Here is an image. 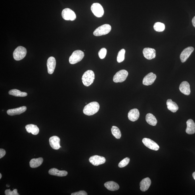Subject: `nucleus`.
Returning a JSON list of instances; mask_svg holds the SVG:
<instances>
[{
    "instance_id": "6ab92c4d",
    "label": "nucleus",
    "mask_w": 195,
    "mask_h": 195,
    "mask_svg": "<svg viewBox=\"0 0 195 195\" xmlns=\"http://www.w3.org/2000/svg\"><path fill=\"white\" fill-rule=\"evenodd\" d=\"M151 183L152 182L149 178H144L140 182V190L142 192L146 191L150 187Z\"/></svg>"
},
{
    "instance_id": "1a4fd4ad",
    "label": "nucleus",
    "mask_w": 195,
    "mask_h": 195,
    "mask_svg": "<svg viewBox=\"0 0 195 195\" xmlns=\"http://www.w3.org/2000/svg\"><path fill=\"white\" fill-rule=\"evenodd\" d=\"M90 162L95 166H98L104 164L106 161V158L103 156H94L90 157L89 159Z\"/></svg>"
},
{
    "instance_id": "393cba45",
    "label": "nucleus",
    "mask_w": 195,
    "mask_h": 195,
    "mask_svg": "<svg viewBox=\"0 0 195 195\" xmlns=\"http://www.w3.org/2000/svg\"><path fill=\"white\" fill-rule=\"evenodd\" d=\"M146 120L149 124L152 126H156L157 123L156 117L151 113H148L146 116Z\"/></svg>"
},
{
    "instance_id": "6e6552de",
    "label": "nucleus",
    "mask_w": 195,
    "mask_h": 195,
    "mask_svg": "<svg viewBox=\"0 0 195 195\" xmlns=\"http://www.w3.org/2000/svg\"><path fill=\"white\" fill-rule=\"evenodd\" d=\"M62 15L64 19L66 20H75L76 18L75 12L70 8H66L63 10Z\"/></svg>"
},
{
    "instance_id": "4be33fe9",
    "label": "nucleus",
    "mask_w": 195,
    "mask_h": 195,
    "mask_svg": "<svg viewBox=\"0 0 195 195\" xmlns=\"http://www.w3.org/2000/svg\"><path fill=\"white\" fill-rule=\"evenodd\" d=\"M26 129L28 133H31L34 135H38L39 131L38 127L36 125L32 124L26 125Z\"/></svg>"
},
{
    "instance_id": "72a5a7b5",
    "label": "nucleus",
    "mask_w": 195,
    "mask_h": 195,
    "mask_svg": "<svg viewBox=\"0 0 195 195\" xmlns=\"http://www.w3.org/2000/svg\"><path fill=\"white\" fill-rule=\"evenodd\" d=\"M87 192L83 190H81L79 191L71 194V195H87Z\"/></svg>"
},
{
    "instance_id": "a878e982",
    "label": "nucleus",
    "mask_w": 195,
    "mask_h": 195,
    "mask_svg": "<svg viewBox=\"0 0 195 195\" xmlns=\"http://www.w3.org/2000/svg\"><path fill=\"white\" fill-rule=\"evenodd\" d=\"M43 162V159L39 158L33 159L30 161V166L32 168H35L40 166Z\"/></svg>"
},
{
    "instance_id": "0eeeda50",
    "label": "nucleus",
    "mask_w": 195,
    "mask_h": 195,
    "mask_svg": "<svg viewBox=\"0 0 195 195\" xmlns=\"http://www.w3.org/2000/svg\"><path fill=\"white\" fill-rule=\"evenodd\" d=\"M91 11L94 15L98 18H100L104 15V11L103 7L98 3H94L91 7Z\"/></svg>"
},
{
    "instance_id": "f3484780",
    "label": "nucleus",
    "mask_w": 195,
    "mask_h": 195,
    "mask_svg": "<svg viewBox=\"0 0 195 195\" xmlns=\"http://www.w3.org/2000/svg\"><path fill=\"white\" fill-rule=\"evenodd\" d=\"M26 107L25 106L17 108L11 109L7 110V114L10 116L20 115L26 112Z\"/></svg>"
},
{
    "instance_id": "f257e3e1",
    "label": "nucleus",
    "mask_w": 195,
    "mask_h": 195,
    "mask_svg": "<svg viewBox=\"0 0 195 195\" xmlns=\"http://www.w3.org/2000/svg\"><path fill=\"white\" fill-rule=\"evenodd\" d=\"M100 108V104L97 102H91L85 106L83 109V112L87 116H91L97 113Z\"/></svg>"
},
{
    "instance_id": "cd10ccee",
    "label": "nucleus",
    "mask_w": 195,
    "mask_h": 195,
    "mask_svg": "<svg viewBox=\"0 0 195 195\" xmlns=\"http://www.w3.org/2000/svg\"><path fill=\"white\" fill-rule=\"evenodd\" d=\"M112 135L116 139H120L121 138V132L118 127L113 126L112 128Z\"/></svg>"
},
{
    "instance_id": "a211bd4d",
    "label": "nucleus",
    "mask_w": 195,
    "mask_h": 195,
    "mask_svg": "<svg viewBox=\"0 0 195 195\" xmlns=\"http://www.w3.org/2000/svg\"><path fill=\"white\" fill-rule=\"evenodd\" d=\"M140 112L137 109L134 108L130 110L128 114V118L132 121H137L140 117Z\"/></svg>"
},
{
    "instance_id": "2eb2a0df",
    "label": "nucleus",
    "mask_w": 195,
    "mask_h": 195,
    "mask_svg": "<svg viewBox=\"0 0 195 195\" xmlns=\"http://www.w3.org/2000/svg\"><path fill=\"white\" fill-rule=\"evenodd\" d=\"M60 139L56 136H53L49 139V143L50 146L54 150H58L61 146L60 144Z\"/></svg>"
},
{
    "instance_id": "c85d7f7f",
    "label": "nucleus",
    "mask_w": 195,
    "mask_h": 195,
    "mask_svg": "<svg viewBox=\"0 0 195 195\" xmlns=\"http://www.w3.org/2000/svg\"><path fill=\"white\" fill-rule=\"evenodd\" d=\"M154 28L155 30L158 32H161L165 30V25L160 22L156 23L154 25Z\"/></svg>"
},
{
    "instance_id": "2f4dec72",
    "label": "nucleus",
    "mask_w": 195,
    "mask_h": 195,
    "mask_svg": "<svg viewBox=\"0 0 195 195\" xmlns=\"http://www.w3.org/2000/svg\"><path fill=\"white\" fill-rule=\"evenodd\" d=\"M107 54V49L106 48H103L98 52V55L101 59H104L105 57Z\"/></svg>"
},
{
    "instance_id": "423d86ee",
    "label": "nucleus",
    "mask_w": 195,
    "mask_h": 195,
    "mask_svg": "<svg viewBox=\"0 0 195 195\" xmlns=\"http://www.w3.org/2000/svg\"><path fill=\"white\" fill-rule=\"evenodd\" d=\"M128 75L127 71L121 70L117 72L113 77V81L115 83H122L126 79Z\"/></svg>"
},
{
    "instance_id": "7ed1b4c3",
    "label": "nucleus",
    "mask_w": 195,
    "mask_h": 195,
    "mask_svg": "<svg viewBox=\"0 0 195 195\" xmlns=\"http://www.w3.org/2000/svg\"><path fill=\"white\" fill-rule=\"evenodd\" d=\"M84 56V53L81 50H75L73 52L72 55L69 58V62L71 64L77 63L83 59Z\"/></svg>"
},
{
    "instance_id": "b1692460",
    "label": "nucleus",
    "mask_w": 195,
    "mask_h": 195,
    "mask_svg": "<svg viewBox=\"0 0 195 195\" xmlns=\"http://www.w3.org/2000/svg\"><path fill=\"white\" fill-rule=\"evenodd\" d=\"M167 108L172 112L175 113L179 110V107L176 103L172 101V100H168L167 101Z\"/></svg>"
},
{
    "instance_id": "f8f14e48",
    "label": "nucleus",
    "mask_w": 195,
    "mask_h": 195,
    "mask_svg": "<svg viewBox=\"0 0 195 195\" xmlns=\"http://www.w3.org/2000/svg\"><path fill=\"white\" fill-rule=\"evenodd\" d=\"M143 53L144 57L148 60H152L156 57V50L152 48H144Z\"/></svg>"
},
{
    "instance_id": "7c9ffc66",
    "label": "nucleus",
    "mask_w": 195,
    "mask_h": 195,
    "mask_svg": "<svg viewBox=\"0 0 195 195\" xmlns=\"http://www.w3.org/2000/svg\"><path fill=\"white\" fill-rule=\"evenodd\" d=\"M130 161V159L129 158H126L123 159L121 160L120 163H119L118 166L120 168H123L129 164Z\"/></svg>"
},
{
    "instance_id": "473e14b6",
    "label": "nucleus",
    "mask_w": 195,
    "mask_h": 195,
    "mask_svg": "<svg viewBox=\"0 0 195 195\" xmlns=\"http://www.w3.org/2000/svg\"><path fill=\"white\" fill-rule=\"evenodd\" d=\"M5 194L6 195H19L17 189H14L13 191H11L10 189L6 190Z\"/></svg>"
},
{
    "instance_id": "dca6fc26",
    "label": "nucleus",
    "mask_w": 195,
    "mask_h": 195,
    "mask_svg": "<svg viewBox=\"0 0 195 195\" xmlns=\"http://www.w3.org/2000/svg\"><path fill=\"white\" fill-rule=\"evenodd\" d=\"M179 90L184 95H189L190 93V86L188 82L184 81L180 85Z\"/></svg>"
},
{
    "instance_id": "f03ea898",
    "label": "nucleus",
    "mask_w": 195,
    "mask_h": 195,
    "mask_svg": "<svg viewBox=\"0 0 195 195\" xmlns=\"http://www.w3.org/2000/svg\"><path fill=\"white\" fill-rule=\"evenodd\" d=\"M95 79V74L93 71L88 70L84 73L82 80L83 84L86 87H89L93 83Z\"/></svg>"
},
{
    "instance_id": "39448f33",
    "label": "nucleus",
    "mask_w": 195,
    "mask_h": 195,
    "mask_svg": "<svg viewBox=\"0 0 195 195\" xmlns=\"http://www.w3.org/2000/svg\"><path fill=\"white\" fill-rule=\"evenodd\" d=\"M27 53L26 48L19 46L16 48L13 53V56L14 60H20L24 58Z\"/></svg>"
},
{
    "instance_id": "f704fd0d",
    "label": "nucleus",
    "mask_w": 195,
    "mask_h": 195,
    "mask_svg": "<svg viewBox=\"0 0 195 195\" xmlns=\"http://www.w3.org/2000/svg\"><path fill=\"white\" fill-rule=\"evenodd\" d=\"M6 154V151L3 149H0V158L1 159L2 158L5 156Z\"/></svg>"
},
{
    "instance_id": "9d476101",
    "label": "nucleus",
    "mask_w": 195,
    "mask_h": 195,
    "mask_svg": "<svg viewBox=\"0 0 195 195\" xmlns=\"http://www.w3.org/2000/svg\"><path fill=\"white\" fill-rule=\"evenodd\" d=\"M142 142L147 147L151 150L157 151L159 149V146L156 142L148 138H144L142 140Z\"/></svg>"
},
{
    "instance_id": "e433bc0d",
    "label": "nucleus",
    "mask_w": 195,
    "mask_h": 195,
    "mask_svg": "<svg viewBox=\"0 0 195 195\" xmlns=\"http://www.w3.org/2000/svg\"><path fill=\"white\" fill-rule=\"evenodd\" d=\"M193 179L195 180V172L193 173Z\"/></svg>"
},
{
    "instance_id": "ddd939ff",
    "label": "nucleus",
    "mask_w": 195,
    "mask_h": 195,
    "mask_svg": "<svg viewBox=\"0 0 195 195\" xmlns=\"http://www.w3.org/2000/svg\"><path fill=\"white\" fill-rule=\"evenodd\" d=\"M156 78V74L152 72L149 73L144 77L143 80V84L146 86L152 85L153 83Z\"/></svg>"
},
{
    "instance_id": "c756f323",
    "label": "nucleus",
    "mask_w": 195,
    "mask_h": 195,
    "mask_svg": "<svg viewBox=\"0 0 195 195\" xmlns=\"http://www.w3.org/2000/svg\"><path fill=\"white\" fill-rule=\"evenodd\" d=\"M125 50L124 49H122L119 51L117 56V62L119 63L122 62L125 59Z\"/></svg>"
},
{
    "instance_id": "c9c22d12",
    "label": "nucleus",
    "mask_w": 195,
    "mask_h": 195,
    "mask_svg": "<svg viewBox=\"0 0 195 195\" xmlns=\"http://www.w3.org/2000/svg\"><path fill=\"white\" fill-rule=\"evenodd\" d=\"M192 22L193 26L195 28V16L192 19Z\"/></svg>"
},
{
    "instance_id": "9b49d317",
    "label": "nucleus",
    "mask_w": 195,
    "mask_h": 195,
    "mask_svg": "<svg viewBox=\"0 0 195 195\" xmlns=\"http://www.w3.org/2000/svg\"><path fill=\"white\" fill-rule=\"evenodd\" d=\"M194 48L193 47L186 48L182 51L180 54V59L182 63L185 62L193 52Z\"/></svg>"
},
{
    "instance_id": "4468645a",
    "label": "nucleus",
    "mask_w": 195,
    "mask_h": 195,
    "mask_svg": "<svg viewBox=\"0 0 195 195\" xmlns=\"http://www.w3.org/2000/svg\"><path fill=\"white\" fill-rule=\"evenodd\" d=\"M47 67L48 72L49 74H52L54 72L55 68L56 61L55 58L51 56L48 59L47 61Z\"/></svg>"
},
{
    "instance_id": "bb28decb",
    "label": "nucleus",
    "mask_w": 195,
    "mask_h": 195,
    "mask_svg": "<svg viewBox=\"0 0 195 195\" xmlns=\"http://www.w3.org/2000/svg\"><path fill=\"white\" fill-rule=\"evenodd\" d=\"M9 94L10 95L18 97H25L28 95V94L26 92H22L16 89L10 90L9 91Z\"/></svg>"
},
{
    "instance_id": "5701e85b",
    "label": "nucleus",
    "mask_w": 195,
    "mask_h": 195,
    "mask_svg": "<svg viewBox=\"0 0 195 195\" xmlns=\"http://www.w3.org/2000/svg\"><path fill=\"white\" fill-rule=\"evenodd\" d=\"M104 185L107 189L112 191L118 190L119 189V186L118 184L113 181L106 182L104 184Z\"/></svg>"
},
{
    "instance_id": "4c0bfd02",
    "label": "nucleus",
    "mask_w": 195,
    "mask_h": 195,
    "mask_svg": "<svg viewBox=\"0 0 195 195\" xmlns=\"http://www.w3.org/2000/svg\"><path fill=\"white\" fill-rule=\"evenodd\" d=\"M2 177V174L1 173H0V179H1Z\"/></svg>"
},
{
    "instance_id": "412c9836",
    "label": "nucleus",
    "mask_w": 195,
    "mask_h": 195,
    "mask_svg": "<svg viewBox=\"0 0 195 195\" xmlns=\"http://www.w3.org/2000/svg\"><path fill=\"white\" fill-rule=\"evenodd\" d=\"M49 174L57 177H64L68 175V172L66 171H60L55 168L51 169L49 171Z\"/></svg>"
},
{
    "instance_id": "aec40b11",
    "label": "nucleus",
    "mask_w": 195,
    "mask_h": 195,
    "mask_svg": "<svg viewBox=\"0 0 195 195\" xmlns=\"http://www.w3.org/2000/svg\"><path fill=\"white\" fill-rule=\"evenodd\" d=\"M187 128L186 129V133L189 135H192L195 133V123L191 119H189L186 122Z\"/></svg>"
},
{
    "instance_id": "20e7f679",
    "label": "nucleus",
    "mask_w": 195,
    "mask_h": 195,
    "mask_svg": "<svg viewBox=\"0 0 195 195\" xmlns=\"http://www.w3.org/2000/svg\"><path fill=\"white\" fill-rule=\"evenodd\" d=\"M112 30L110 25L105 24L98 27L94 31L93 35L95 36H100L108 34Z\"/></svg>"
}]
</instances>
